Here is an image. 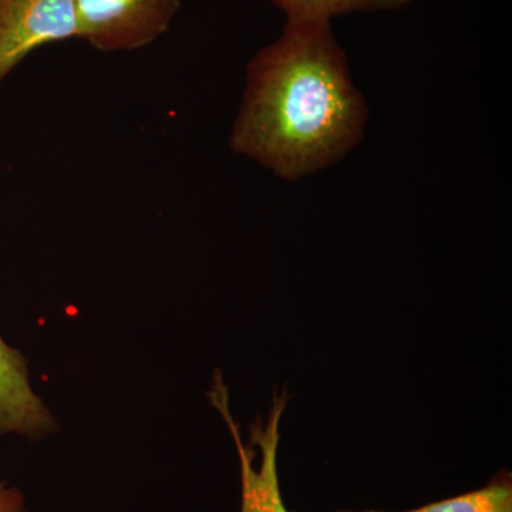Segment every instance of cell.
Instances as JSON below:
<instances>
[{
  "instance_id": "cell-5",
  "label": "cell",
  "mask_w": 512,
  "mask_h": 512,
  "mask_svg": "<svg viewBox=\"0 0 512 512\" xmlns=\"http://www.w3.org/2000/svg\"><path fill=\"white\" fill-rule=\"evenodd\" d=\"M55 420L29 382L28 359L0 336V434L45 436Z\"/></svg>"
},
{
  "instance_id": "cell-2",
  "label": "cell",
  "mask_w": 512,
  "mask_h": 512,
  "mask_svg": "<svg viewBox=\"0 0 512 512\" xmlns=\"http://www.w3.org/2000/svg\"><path fill=\"white\" fill-rule=\"evenodd\" d=\"M80 40L103 53L150 46L173 25L183 0H73Z\"/></svg>"
},
{
  "instance_id": "cell-1",
  "label": "cell",
  "mask_w": 512,
  "mask_h": 512,
  "mask_svg": "<svg viewBox=\"0 0 512 512\" xmlns=\"http://www.w3.org/2000/svg\"><path fill=\"white\" fill-rule=\"evenodd\" d=\"M367 119L332 22L286 19L281 35L248 64L229 147L295 183L348 156Z\"/></svg>"
},
{
  "instance_id": "cell-4",
  "label": "cell",
  "mask_w": 512,
  "mask_h": 512,
  "mask_svg": "<svg viewBox=\"0 0 512 512\" xmlns=\"http://www.w3.org/2000/svg\"><path fill=\"white\" fill-rule=\"evenodd\" d=\"M79 37L73 0H0V87L40 47Z\"/></svg>"
},
{
  "instance_id": "cell-6",
  "label": "cell",
  "mask_w": 512,
  "mask_h": 512,
  "mask_svg": "<svg viewBox=\"0 0 512 512\" xmlns=\"http://www.w3.org/2000/svg\"><path fill=\"white\" fill-rule=\"evenodd\" d=\"M286 19L329 20L359 12H396L410 0H271Z\"/></svg>"
},
{
  "instance_id": "cell-7",
  "label": "cell",
  "mask_w": 512,
  "mask_h": 512,
  "mask_svg": "<svg viewBox=\"0 0 512 512\" xmlns=\"http://www.w3.org/2000/svg\"><path fill=\"white\" fill-rule=\"evenodd\" d=\"M353 512V511H339ZM379 512V511H363ZM407 512H512V484L510 476L497 478L481 490L448 498Z\"/></svg>"
},
{
  "instance_id": "cell-3",
  "label": "cell",
  "mask_w": 512,
  "mask_h": 512,
  "mask_svg": "<svg viewBox=\"0 0 512 512\" xmlns=\"http://www.w3.org/2000/svg\"><path fill=\"white\" fill-rule=\"evenodd\" d=\"M212 406L224 417L241 464L242 505L241 512H291L282 500L278 477L279 424L286 409V392L275 396L271 412L265 421L258 419L251 426V444L261 450V463L255 467V451L242 441L241 431L229 407V393L220 370L212 380L210 393Z\"/></svg>"
},
{
  "instance_id": "cell-8",
  "label": "cell",
  "mask_w": 512,
  "mask_h": 512,
  "mask_svg": "<svg viewBox=\"0 0 512 512\" xmlns=\"http://www.w3.org/2000/svg\"><path fill=\"white\" fill-rule=\"evenodd\" d=\"M0 512H25V497L5 481H0Z\"/></svg>"
}]
</instances>
